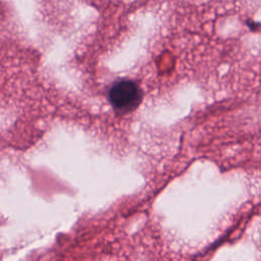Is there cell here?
Segmentation results:
<instances>
[{"label":"cell","instance_id":"cell-1","mask_svg":"<svg viewBox=\"0 0 261 261\" xmlns=\"http://www.w3.org/2000/svg\"><path fill=\"white\" fill-rule=\"evenodd\" d=\"M143 93L139 85L130 80L115 82L108 93V98L113 108L119 113H128L141 103Z\"/></svg>","mask_w":261,"mask_h":261}]
</instances>
